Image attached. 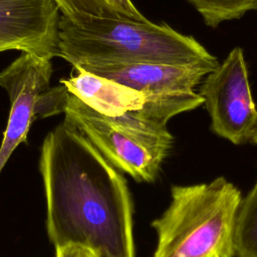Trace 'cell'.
I'll return each mask as SVG.
<instances>
[{
  "label": "cell",
  "instance_id": "obj_1",
  "mask_svg": "<svg viewBox=\"0 0 257 257\" xmlns=\"http://www.w3.org/2000/svg\"><path fill=\"white\" fill-rule=\"evenodd\" d=\"M39 172L46 231L54 247L77 243L100 257H135L133 201L125 179L65 120L44 138Z\"/></svg>",
  "mask_w": 257,
  "mask_h": 257
},
{
  "label": "cell",
  "instance_id": "obj_2",
  "mask_svg": "<svg viewBox=\"0 0 257 257\" xmlns=\"http://www.w3.org/2000/svg\"><path fill=\"white\" fill-rule=\"evenodd\" d=\"M58 57L73 67L163 63L201 70L219 66L218 59L194 37L166 23L118 16H60Z\"/></svg>",
  "mask_w": 257,
  "mask_h": 257
},
{
  "label": "cell",
  "instance_id": "obj_3",
  "mask_svg": "<svg viewBox=\"0 0 257 257\" xmlns=\"http://www.w3.org/2000/svg\"><path fill=\"white\" fill-rule=\"evenodd\" d=\"M171 203L152 222L158 241L153 257H236L235 220L240 190L224 177L173 186Z\"/></svg>",
  "mask_w": 257,
  "mask_h": 257
},
{
  "label": "cell",
  "instance_id": "obj_4",
  "mask_svg": "<svg viewBox=\"0 0 257 257\" xmlns=\"http://www.w3.org/2000/svg\"><path fill=\"white\" fill-rule=\"evenodd\" d=\"M62 112L66 122L83 135L115 168L137 182L152 183L168 157L174 138L167 125L137 110L107 116L67 91Z\"/></svg>",
  "mask_w": 257,
  "mask_h": 257
},
{
  "label": "cell",
  "instance_id": "obj_5",
  "mask_svg": "<svg viewBox=\"0 0 257 257\" xmlns=\"http://www.w3.org/2000/svg\"><path fill=\"white\" fill-rule=\"evenodd\" d=\"M132 87L147 97L143 109L137 112L150 120L167 125L173 116L192 110L204 103L194 91L205 72L184 66L163 63H134L80 67Z\"/></svg>",
  "mask_w": 257,
  "mask_h": 257
},
{
  "label": "cell",
  "instance_id": "obj_6",
  "mask_svg": "<svg viewBox=\"0 0 257 257\" xmlns=\"http://www.w3.org/2000/svg\"><path fill=\"white\" fill-rule=\"evenodd\" d=\"M211 117V128L234 145L249 142L257 120L243 50L235 47L202 83L200 93Z\"/></svg>",
  "mask_w": 257,
  "mask_h": 257
},
{
  "label": "cell",
  "instance_id": "obj_7",
  "mask_svg": "<svg viewBox=\"0 0 257 257\" xmlns=\"http://www.w3.org/2000/svg\"><path fill=\"white\" fill-rule=\"evenodd\" d=\"M52 71L51 58L21 52L0 72V86L6 90L10 100L8 120L0 146V173L15 149L26 141L36 117L39 96L49 88Z\"/></svg>",
  "mask_w": 257,
  "mask_h": 257
},
{
  "label": "cell",
  "instance_id": "obj_8",
  "mask_svg": "<svg viewBox=\"0 0 257 257\" xmlns=\"http://www.w3.org/2000/svg\"><path fill=\"white\" fill-rule=\"evenodd\" d=\"M60 10L53 0H0V52L58 54Z\"/></svg>",
  "mask_w": 257,
  "mask_h": 257
},
{
  "label": "cell",
  "instance_id": "obj_9",
  "mask_svg": "<svg viewBox=\"0 0 257 257\" xmlns=\"http://www.w3.org/2000/svg\"><path fill=\"white\" fill-rule=\"evenodd\" d=\"M73 68L77 74L60 79V83L95 111L107 116H120L144 108L147 101L144 93L80 67Z\"/></svg>",
  "mask_w": 257,
  "mask_h": 257
},
{
  "label": "cell",
  "instance_id": "obj_10",
  "mask_svg": "<svg viewBox=\"0 0 257 257\" xmlns=\"http://www.w3.org/2000/svg\"><path fill=\"white\" fill-rule=\"evenodd\" d=\"M61 15L70 19L84 16H118L136 20L146 17L136 8L132 0H53Z\"/></svg>",
  "mask_w": 257,
  "mask_h": 257
},
{
  "label": "cell",
  "instance_id": "obj_11",
  "mask_svg": "<svg viewBox=\"0 0 257 257\" xmlns=\"http://www.w3.org/2000/svg\"><path fill=\"white\" fill-rule=\"evenodd\" d=\"M236 257H257V180L242 198L235 220Z\"/></svg>",
  "mask_w": 257,
  "mask_h": 257
},
{
  "label": "cell",
  "instance_id": "obj_12",
  "mask_svg": "<svg viewBox=\"0 0 257 257\" xmlns=\"http://www.w3.org/2000/svg\"><path fill=\"white\" fill-rule=\"evenodd\" d=\"M201 14L204 22L217 27L221 22L241 18L257 9V0H186Z\"/></svg>",
  "mask_w": 257,
  "mask_h": 257
},
{
  "label": "cell",
  "instance_id": "obj_13",
  "mask_svg": "<svg viewBox=\"0 0 257 257\" xmlns=\"http://www.w3.org/2000/svg\"><path fill=\"white\" fill-rule=\"evenodd\" d=\"M55 257H100L93 249L77 244L67 243L55 247Z\"/></svg>",
  "mask_w": 257,
  "mask_h": 257
},
{
  "label": "cell",
  "instance_id": "obj_14",
  "mask_svg": "<svg viewBox=\"0 0 257 257\" xmlns=\"http://www.w3.org/2000/svg\"><path fill=\"white\" fill-rule=\"evenodd\" d=\"M249 142H251V143H253V144H257V120H256L255 125H254V127H253V131H252V133H251Z\"/></svg>",
  "mask_w": 257,
  "mask_h": 257
}]
</instances>
